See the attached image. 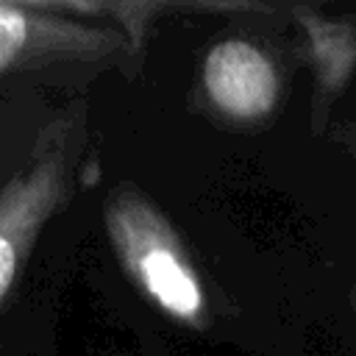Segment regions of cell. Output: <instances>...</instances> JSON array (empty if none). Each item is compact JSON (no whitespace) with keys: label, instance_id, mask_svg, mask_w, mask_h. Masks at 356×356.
<instances>
[{"label":"cell","instance_id":"obj_6","mask_svg":"<svg viewBox=\"0 0 356 356\" xmlns=\"http://www.w3.org/2000/svg\"><path fill=\"white\" fill-rule=\"evenodd\" d=\"M350 303H353V309H356V286H353V292H350Z\"/></svg>","mask_w":356,"mask_h":356},{"label":"cell","instance_id":"obj_7","mask_svg":"<svg viewBox=\"0 0 356 356\" xmlns=\"http://www.w3.org/2000/svg\"><path fill=\"white\" fill-rule=\"evenodd\" d=\"M353 25H356V19H353Z\"/></svg>","mask_w":356,"mask_h":356},{"label":"cell","instance_id":"obj_2","mask_svg":"<svg viewBox=\"0 0 356 356\" xmlns=\"http://www.w3.org/2000/svg\"><path fill=\"white\" fill-rule=\"evenodd\" d=\"M81 136V108L53 117L28 161L0 186V309L11 298L39 234L70 197Z\"/></svg>","mask_w":356,"mask_h":356},{"label":"cell","instance_id":"obj_5","mask_svg":"<svg viewBox=\"0 0 356 356\" xmlns=\"http://www.w3.org/2000/svg\"><path fill=\"white\" fill-rule=\"evenodd\" d=\"M300 28L309 36L312 61L323 92H337L356 67V25L342 19H323L312 11H298Z\"/></svg>","mask_w":356,"mask_h":356},{"label":"cell","instance_id":"obj_4","mask_svg":"<svg viewBox=\"0 0 356 356\" xmlns=\"http://www.w3.org/2000/svg\"><path fill=\"white\" fill-rule=\"evenodd\" d=\"M200 95L206 106L228 122H264L281 100L284 78L273 53L250 36L228 33L200 58Z\"/></svg>","mask_w":356,"mask_h":356},{"label":"cell","instance_id":"obj_1","mask_svg":"<svg viewBox=\"0 0 356 356\" xmlns=\"http://www.w3.org/2000/svg\"><path fill=\"white\" fill-rule=\"evenodd\" d=\"M103 225L128 281L170 320L206 331V284L164 211L142 189L120 184L106 195Z\"/></svg>","mask_w":356,"mask_h":356},{"label":"cell","instance_id":"obj_3","mask_svg":"<svg viewBox=\"0 0 356 356\" xmlns=\"http://www.w3.org/2000/svg\"><path fill=\"white\" fill-rule=\"evenodd\" d=\"M128 44L122 31L44 11L31 0H0V75L106 61Z\"/></svg>","mask_w":356,"mask_h":356}]
</instances>
